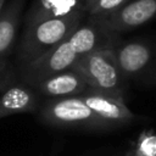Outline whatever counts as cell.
<instances>
[{"label":"cell","instance_id":"13","mask_svg":"<svg viewBox=\"0 0 156 156\" xmlns=\"http://www.w3.org/2000/svg\"><path fill=\"white\" fill-rule=\"evenodd\" d=\"M129 1L130 0H96L94 5L87 10V13L89 17H104L119 10Z\"/></svg>","mask_w":156,"mask_h":156},{"label":"cell","instance_id":"7","mask_svg":"<svg viewBox=\"0 0 156 156\" xmlns=\"http://www.w3.org/2000/svg\"><path fill=\"white\" fill-rule=\"evenodd\" d=\"M41 106L40 95L29 84L16 82L0 95V119L17 113H34Z\"/></svg>","mask_w":156,"mask_h":156},{"label":"cell","instance_id":"16","mask_svg":"<svg viewBox=\"0 0 156 156\" xmlns=\"http://www.w3.org/2000/svg\"><path fill=\"white\" fill-rule=\"evenodd\" d=\"M149 80H150L152 84H156V73H155V74H152V76L149 78Z\"/></svg>","mask_w":156,"mask_h":156},{"label":"cell","instance_id":"8","mask_svg":"<svg viewBox=\"0 0 156 156\" xmlns=\"http://www.w3.org/2000/svg\"><path fill=\"white\" fill-rule=\"evenodd\" d=\"M32 87L40 96L49 99L78 96L89 89L84 78L72 68L49 76Z\"/></svg>","mask_w":156,"mask_h":156},{"label":"cell","instance_id":"11","mask_svg":"<svg viewBox=\"0 0 156 156\" xmlns=\"http://www.w3.org/2000/svg\"><path fill=\"white\" fill-rule=\"evenodd\" d=\"M79 9H85V0H34L23 16V24L27 28L43 20L66 16Z\"/></svg>","mask_w":156,"mask_h":156},{"label":"cell","instance_id":"1","mask_svg":"<svg viewBox=\"0 0 156 156\" xmlns=\"http://www.w3.org/2000/svg\"><path fill=\"white\" fill-rule=\"evenodd\" d=\"M89 18V23L80 24L40 57L20 67V80L34 85L49 76L71 69L83 56L95 50L116 46L117 33L104 28L96 20Z\"/></svg>","mask_w":156,"mask_h":156},{"label":"cell","instance_id":"5","mask_svg":"<svg viewBox=\"0 0 156 156\" xmlns=\"http://www.w3.org/2000/svg\"><path fill=\"white\" fill-rule=\"evenodd\" d=\"M156 17V0H130L119 10L104 16L91 17L111 32L135 29Z\"/></svg>","mask_w":156,"mask_h":156},{"label":"cell","instance_id":"10","mask_svg":"<svg viewBox=\"0 0 156 156\" xmlns=\"http://www.w3.org/2000/svg\"><path fill=\"white\" fill-rule=\"evenodd\" d=\"M26 0L6 1L0 11V58H7L16 43Z\"/></svg>","mask_w":156,"mask_h":156},{"label":"cell","instance_id":"14","mask_svg":"<svg viewBox=\"0 0 156 156\" xmlns=\"http://www.w3.org/2000/svg\"><path fill=\"white\" fill-rule=\"evenodd\" d=\"M17 82L16 72L7 58H0V91Z\"/></svg>","mask_w":156,"mask_h":156},{"label":"cell","instance_id":"15","mask_svg":"<svg viewBox=\"0 0 156 156\" xmlns=\"http://www.w3.org/2000/svg\"><path fill=\"white\" fill-rule=\"evenodd\" d=\"M96 0H85V9L88 10L90 6H93L94 5V2H95Z\"/></svg>","mask_w":156,"mask_h":156},{"label":"cell","instance_id":"3","mask_svg":"<svg viewBox=\"0 0 156 156\" xmlns=\"http://www.w3.org/2000/svg\"><path fill=\"white\" fill-rule=\"evenodd\" d=\"M39 119L48 126L85 132H108L113 128L102 121L78 96L54 98L44 101L38 111Z\"/></svg>","mask_w":156,"mask_h":156},{"label":"cell","instance_id":"2","mask_svg":"<svg viewBox=\"0 0 156 156\" xmlns=\"http://www.w3.org/2000/svg\"><path fill=\"white\" fill-rule=\"evenodd\" d=\"M85 15H88L87 10L79 9L66 16L43 20L30 27L23 28V33L17 46L18 68L37 60L68 37L82 24Z\"/></svg>","mask_w":156,"mask_h":156},{"label":"cell","instance_id":"4","mask_svg":"<svg viewBox=\"0 0 156 156\" xmlns=\"http://www.w3.org/2000/svg\"><path fill=\"white\" fill-rule=\"evenodd\" d=\"M113 48L95 50L83 56L72 69L84 78L89 89L124 99L126 79L118 68Z\"/></svg>","mask_w":156,"mask_h":156},{"label":"cell","instance_id":"12","mask_svg":"<svg viewBox=\"0 0 156 156\" xmlns=\"http://www.w3.org/2000/svg\"><path fill=\"white\" fill-rule=\"evenodd\" d=\"M126 156H156V132L144 129L130 144Z\"/></svg>","mask_w":156,"mask_h":156},{"label":"cell","instance_id":"17","mask_svg":"<svg viewBox=\"0 0 156 156\" xmlns=\"http://www.w3.org/2000/svg\"><path fill=\"white\" fill-rule=\"evenodd\" d=\"M5 4H6V0H0V11H1V9L4 7Z\"/></svg>","mask_w":156,"mask_h":156},{"label":"cell","instance_id":"9","mask_svg":"<svg viewBox=\"0 0 156 156\" xmlns=\"http://www.w3.org/2000/svg\"><path fill=\"white\" fill-rule=\"evenodd\" d=\"M113 51L118 68L126 80L141 74L152 60L151 48L139 40L117 44Z\"/></svg>","mask_w":156,"mask_h":156},{"label":"cell","instance_id":"6","mask_svg":"<svg viewBox=\"0 0 156 156\" xmlns=\"http://www.w3.org/2000/svg\"><path fill=\"white\" fill-rule=\"evenodd\" d=\"M79 96L94 111L95 115H98L113 129L129 126L138 119V116H135L129 110V107L126 105L124 99L122 98H117L93 89H88Z\"/></svg>","mask_w":156,"mask_h":156}]
</instances>
